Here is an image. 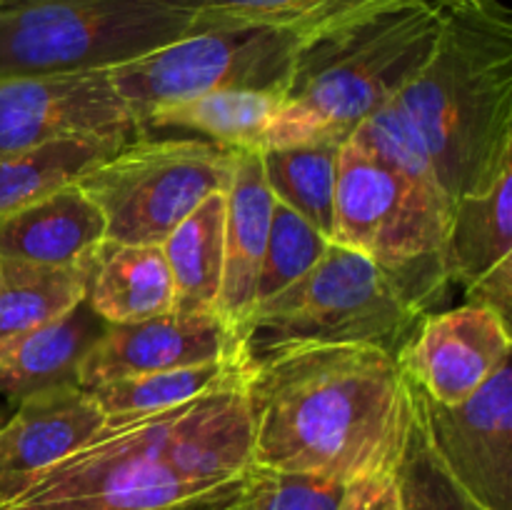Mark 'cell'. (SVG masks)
Masks as SVG:
<instances>
[{
	"label": "cell",
	"instance_id": "cell-2",
	"mask_svg": "<svg viewBox=\"0 0 512 510\" xmlns=\"http://www.w3.org/2000/svg\"><path fill=\"white\" fill-rule=\"evenodd\" d=\"M253 465L353 483L395 473L418 418L398 355L375 345H315L243 370Z\"/></svg>",
	"mask_w": 512,
	"mask_h": 510
},
{
	"label": "cell",
	"instance_id": "cell-25",
	"mask_svg": "<svg viewBox=\"0 0 512 510\" xmlns=\"http://www.w3.org/2000/svg\"><path fill=\"white\" fill-rule=\"evenodd\" d=\"M235 375H240V370L235 368L233 360L225 358L213 360V363L188 365V368L108 380V383L90 388V395L103 410L105 418L145 415L188 403V400L228 383Z\"/></svg>",
	"mask_w": 512,
	"mask_h": 510
},
{
	"label": "cell",
	"instance_id": "cell-3",
	"mask_svg": "<svg viewBox=\"0 0 512 510\" xmlns=\"http://www.w3.org/2000/svg\"><path fill=\"white\" fill-rule=\"evenodd\" d=\"M423 138L450 205L512 173V13L503 0H458L393 100Z\"/></svg>",
	"mask_w": 512,
	"mask_h": 510
},
{
	"label": "cell",
	"instance_id": "cell-23",
	"mask_svg": "<svg viewBox=\"0 0 512 510\" xmlns=\"http://www.w3.org/2000/svg\"><path fill=\"white\" fill-rule=\"evenodd\" d=\"M125 143L130 140L70 138L0 158V220L63 185L75 183L85 170L113 155Z\"/></svg>",
	"mask_w": 512,
	"mask_h": 510
},
{
	"label": "cell",
	"instance_id": "cell-31",
	"mask_svg": "<svg viewBox=\"0 0 512 510\" xmlns=\"http://www.w3.org/2000/svg\"><path fill=\"white\" fill-rule=\"evenodd\" d=\"M10 413H13V405H8L3 398H0V425L10 418Z\"/></svg>",
	"mask_w": 512,
	"mask_h": 510
},
{
	"label": "cell",
	"instance_id": "cell-13",
	"mask_svg": "<svg viewBox=\"0 0 512 510\" xmlns=\"http://www.w3.org/2000/svg\"><path fill=\"white\" fill-rule=\"evenodd\" d=\"M105 423L90 390L60 385L18 403L0 425V503L68 458Z\"/></svg>",
	"mask_w": 512,
	"mask_h": 510
},
{
	"label": "cell",
	"instance_id": "cell-22",
	"mask_svg": "<svg viewBox=\"0 0 512 510\" xmlns=\"http://www.w3.org/2000/svg\"><path fill=\"white\" fill-rule=\"evenodd\" d=\"M225 193L205 198L160 243L175 288V313H215L223 280Z\"/></svg>",
	"mask_w": 512,
	"mask_h": 510
},
{
	"label": "cell",
	"instance_id": "cell-24",
	"mask_svg": "<svg viewBox=\"0 0 512 510\" xmlns=\"http://www.w3.org/2000/svg\"><path fill=\"white\" fill-rule=\"evenodd\" d=\"M343 143H300L260 150L263 175L278 203L303 215L323 235H333V195Z\"/></svg>",
	"mask_w": 512,
	"mask_h": 510
},
{
	"label": "cell",
	"instance_id": "cell-26",
	"mask_svg": "<svg viewBox=\"0 0 512 510\" xmlns=\"http://www.w3.org/2000/svg\"><path fill=\"white\" fill-rule=\"evenodd\" d=\"M328 248V235L320 233L313 223H308L293 208L275 200L268 245H265L263 263H260L255 305L298 283L303 275H308L320 263Z\"/></svg>",
	"mask_w": 512,
	"mask_h": 510
},
{
	"label": "cell",
	"instance_id": "cell-1",
	"mask_svg": "<svg viewBox=\"0 0 512 510\" xmlns=\"http://www.w3.org/2000/svg\"><path fill=\"white\" fill-rule=\"evenodd\" d=\"M250 465L240 373L175 408L105 418L0 510H235Z\"/></svg>",
	"mask_w": 512,
	"mask_h": 510
},
{
	"label": "cell",
	"instance_id": "cell-27",
	"mask_svg": "<svg viewBox=\"0 0 512 510\" xmlns=\"http://www.w3.org/2000/svg\"><path fill=\"white\" fill-rule=\"evenodd\" d=\"M395 480L403 510H483L435 458L418 418L395 468Z\"/></svg>",
	"mask_w": 512,
	"mask_h": 510
},
{
	"label": "cell",
	"instance_id": "cell-16",
	"mask_svg": "<svg viewBox=\"0 0 512 510\" xmlns=\"http://www.w3.org/2000/svg\"><path fill=\"white\" fill-rule=\"evenodd\" d=\"M195 15L198 30L263 28L288 30L300 40L333 33L365 18L410 8V5H453L458 0H163Z\"/></svg>",
	"mask_w": 512,
	"mask_h": 510
},
{
	"label": "cell",
	"instance_id": "cell-4",
	"mask_svg": "<svg viewBox=\"0 0 512 510\" xmlns=\"http://www.w3.org/2000/svg\"><path fill=\"white\" fill-rule=\"evenodd\" d=\"M448 5H410L303 40L265 148L345 143L410 83Z\"/></svg>",
	"mask_w": 512,
	"mask_h": 510
},
{
	"label": "cell",
	"instance_id": "cell-6",
	"mask_svg": "<svg viewBox=\"0 0 512 510\" xmlns=\"http://www.w3.org/2000/svg\"><path fill=\"white\" fill-rule=\"evenodd\" d=\"M190 33L163 0H0V80L110 70Z\"/></svg>",
	"mask_w": 512,
	"mask_h": 510
},
{
	"label": "cell",
	"instance_id": "cell-15",
	"mask_svg": "<svg viewBox=\"0 0 512 510\" xmlns=\"http://www.w3.org/2000/svg\"><path fill=\"white\" fill-rule=\"evenodd\" d=\"M103 243V213L78 183L63 185L0 220V260L13 263L63 268L93 258Z\"/></svg>",
	"mask_w": 512,
	"mask_h": 510
},
{
	"label": "cell",
	"instance_id": "cell-7",
	"mask_svg": "<svg viewBox=\"0 0 512 510\" xmlns=\"http://www.w3.org/2000/svg\"><path fill=\"white\" fill-rule=\"evenodd\" d=\"M233 155L203 138L140 135L75 183L103 213L105 240L160 245L205 198L225 193Z\"/></svg>",
	"mask_w": 512,
	"mask_h": 510
},
{
	"label": "cell",
	"instance_id": "cell-8",
	"mask_svg": "<svg viewBox=\"0 0 512 510\" xmlns=\"http://www.w3.org/2000/svg\"><path fill=\"white\" fill-rule=\"evenodd\" d=\"M300 45L298 35L263 25L198 30L115 65L108 73L143 128V120L160 105L215 90L245 88L285 95Z\"/></svg>",
	"mask_w": 512,
	"mask_h": 510
},
{
	"label": "cell",
	"instance_id": "cell-18",
	"mask_svg": "<svg viewBox=\"0 0 512 510\" xmlns=\"http://www.w3.org/2000/svg\"><path fill=\"white\" fill-rule=\"evenodd\" d=\"M85 300L108 325L140 323L173 313V275L160 245L105 240L90 263Z\"/></svg>",
	"mask_w": 512,
	"mask_h": 510
},
{
	"label": "cell",
	"instance_id": "cell-17",
	"mask_svg": "<svg viewBox=\"0 0 512 510\" xmlns=\"http://www.w3.org/2000/svg\"><path fill=\"white\" fill-rule=\"evenodd\" d=\"M105 320L80 300L75 308L30 333L0 358V398L8 405L60 385H78V370Z\"/></svg>",
	"mask_w": 512,
	"mask_h": 510
},
{
	"label": "cell",
	"instance_id": "cell-14",
	"mask_svg": "<svg viewBox=\"0 0 512 510\" xmlns=\"http://www.w3.org/2000/svg\"><path fill=\"white\" fill-rule=\"evenodd\" d=\"M273 193L263 175L260 150H235L233 173L225 188L223 280L215 313L230 330L255 305L260 263L273 220Z\"/></svg>",
	"mask_w": 512,
	"mask_h": 510
},
{
	"label": "cell",
	"instance_id": "cell-9",
	"mask_svg": "<svg viewBox=\"0 0 512 510\" xmlns=\"http://www.w3.org/2000/svg\"><path fill=\"white\" fill-rule=\"evenodd\" d=\"M70 138H140L108 70L0 80V158Z\"/></svg>",
	"mask_w": 512,
	"mask_h": 510
},
{
	"label": "cell",
	"instance_id": "cell-30",
	"mask_svg": "<svg viewBox=\"0 0 512 510\" xmlns=\"http://www.w3.org/2000/svg\"><path fill=\"white\" fill-rule=\"evenodd\" d=\"M338 510H403L395 473L368 475L348 483Z\"/></svg>",
	"mask_w": 512,
	"mask_h": 510
},
{
	"label": "cell",
	"instance_id": "cell-5",
	"mask_svg": "<svg viewBox=\"0 0 512 510\" xmlns=\"http://www.w3.org/2000/svg\"><path fill=\"white\" fill-rule=\"evenodd\" d=\"M423 315L373 260L330 243L308 275L253 305L230 330L228 358L243 373L265 358L315 345H375L398 355Z\"/></svg>",
	"mask_w": 512,
	"mask_h": 510
},
{
	"label": "cell",
	"instance_id": "cell-11",
	"mask_svg": "<svg viewBox=\"0 0 512 510\" xmlns=\"http://www.w3.org/2000/svg\"><path fill=\"white\" fill-rule=\"evenodd\" d=\"M512 355V330L493 310L458 305L423 315L398 363L410 383L443 405H455L478 393Z\"/></svg>",
	"mask_w": 512,
	"mask_h": 510
},
{
	"label": "cell",
	"instance_id": "cell-12",
	"mask_svg": "<svg viewBox=\"0 0 512 510\" xmlns=\"http://www.w3.org/2000/svg\"><path fill=\"white\" fill-rule=\"evenodd\" d=\"M230 328L218 313H168L140 323L105 325L78 370V385L90 390L130 375L160 373L225 360Z\"/></svg>",
	"mask_w": 512,
	"mask_h": 510
},
{
	"label": "cell",
	"instance_id": "cell-19",
	"mask_svg": "<svg viewBox=\"0 0 512 510\" xmlns=\"http://www.w3.org/2000/svg\"><path fill=\"white\" fill-rule=\"evenodd\" d=\"M280 103L283 95L268 90H215L183 103L160 105L143 120L140 133L188 130L230 150H265Z\"/></svg>",
	"mask_w": 512,
	"mask_h": 510
},
{
	"label": "cell",
	"instance_id": "cell-28",
	"mask_svg": "<svg viewBox=\"0 0 512 510\" xmlns=\"http://www.w3.org/2000/svg\"><path fill=\"white\" fill-rule=\"evenodd\" d=\"M345 488L320 475L250 465L235 510H338Z\"/></svg>",
	"mask_w": 512,
	"mask_h": 510
},
{
	"label": "cell",
	"instance_id": "cell-29",
	"mask_svg": "<svg viewBox=\"0 0 512 510\" xmlns=\"http://www.w3.org/2000/svg\"><path fill=\"white\" fill-rule=\"evenodd\" d=\"M465 303L493 310L495 315L510 323L512 315V255L465 285Z\"/></svg>",
	"mask_w": 512,
	"mask_h": 510
},
{
	"label": "cell",
	"instance_id": "cell-20",
	"mask_svg": "<svg viewBox=\"0 0 512 510\" xmlns=\"http://www.w3.org/2000/svg\"><path fill=\"white\" fill-rule=\"evenodd\" d=\"M90 263L45 268L0 260V358L85 298Z\"/></svg>",
	"mask_w": 512,
	"mask_h": 510
},
{
	"label": "cell",
	"instance_id": "cell-21",
	"mask_svg": "<svg viewBox=\"0 0 512 510\" xmlns=\"http://www.w3.org/2000/svg\"><path fill=\"white\" fill-rule=\"evenodd\" d=\"M512 255V173L483 193L463 195L450 208L445 233V275L468 285Z\"/></svg>",
	"mask_w": 512,
	"mask_h": 510
},
{
	"label": "cell",
	"instance_id": "cell-10",
	"mask_svg": "<svg viewBox=\"0 0 512 510\" xmlns=\"http://www.w3.org/2000/svg\"><path fill=\"white\" fill-rule=\"evenodd\" d=\"M435 458L483 510H512V360L468 400L443 405L415 388Z\"/></svg>",
	"mask_w": 512,
	"mask_h": 510
}]
</instances>
